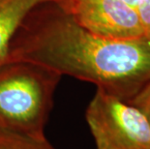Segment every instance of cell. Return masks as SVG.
<instances>
[{"mask_svg":"<svg viewBox=\"0 0 150 149\" xmlns=\"http://www.w3.org/2000/svg\"><path fill=\"white\" fill-rule=\"evenodd\" d=\"M62 76L37 63L9 60L0 66V128L44 138Z\"/></svg>","mask_w":150,"mask_h":149,"instance_id":"2","label":"cell"},{"mask_svg":"<svg viewBox=\"0 0 150 149\" xmlns=\"http://www.w3.org/2000/svg\"><path fill=\"white\" fill-rule=\"evenodd\" d=\"M96 149H150V121L138 107L97 88L85 110Z\"/></svg>","mask_w":150,"mask_h":149,"instance_id":"3","label":"cell"},{"mask_svg":"<svg viewBox=\"0 0 150 149\" xmlns=\"http://www.w3.org/2000/svg\"><path fill=\"white\" fill-rule=\"evenodd\" d=\"M81 26L102 37L131 40L149 36L135 8L123 0H52Z\"/></svg>","mask_w":150,"mask_h":149,"instance_id":"4","label":"cell"},{"mask_svg":"<svg viewBox=\"0 0 150 149\" xmlns=\"http://www.w3.org/2000/svg\"><path fill=\"white\" fill-rule=\"evenodd\" d=\"M0 149H54L46 138H36L0 128Z\"/></svg>","mask_w":150,"mask_h":149,"instance_id":"6","label":"cell"},{"mask_svg":"<svg viewBox=\"0 0 150 149\" xmlns=\"http://www.w3.org/2000/svg\"><path fill=\"white\" fill-rule=\"evenodd\" d=\"M43 0H0V66L8 60L13 36L37 3Z\"/></svg>","mask_w":150,"mask_h":149,"instance_id":"5","label":"cell"},{"mask_svg":"<svg viewBox=\"0 0 150 149\" xmlns=\"http://www.w3.org/2000/svg\"><path fill=\"white\" fill-rule=\"evenodd\" d=\"M8 60H24L130 101L150 81V36L115 40L81 26L52 0L37 3L12 38Z\"/></svg>","mask_w":150,"mask_h":149,"instance_id":"1","label":"cell"},{"mask_svg":"<svg viewBox=\"0 0 150 149\" xmlns=\"http://www.w3.org/2000/svg\"><path fill=\"white\" fill-rule=\"evenodd\" d=\"M125 1L127 4H129L130 6H132L133 8H135L136 10H138V8L140 7L143 3H145L147 0H123Z\"/></svg>","mask_w":150,"mask_h":149,"instance_id":"8","label":"cell"},{"mask_svg":"<svg viewBox=\"0 0 150 149\" xmlns=\"http://www.w3.org/2000/svg\"><path fill=\"white\" fill-rule=\"evenodd\" d=\"M128 102L142 109L150 121V81Z\"/></svg>","mask_w":150,"mask_h":149,"instance_id":"7","label":"cell"}]
</instances>
